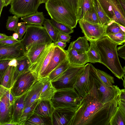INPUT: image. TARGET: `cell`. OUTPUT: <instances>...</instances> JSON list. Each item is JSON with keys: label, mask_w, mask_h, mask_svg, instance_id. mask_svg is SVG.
I'll list each match as a JSON object with an SVG mask.
<instances>
[{"label": "cell", "mask_w": 125, "mask_h": 125, "mask_svg": "<svg viewBox=\"0 0 125 125\" xmlns=\"http://www.w3.org/2000/svg\"><path fill=\"white\" fill-rule=\"evenodd\" d=\"M112 115L108 102L101 103L90 88L67 125H106Z\"/></svg>", "instance_id": "obj_1"}, {"label": "cell", "mask_w": 125, "mask_h": 125, "mask_svg": "<svg viewBox=\"0 0 125 125\" xmlns=\"http://www.w3.org/2000/svg\"><path fill=\"white\" fill-rule=\"evenodd\" d=\"M100 55L101 63L107 68L118 78L123 80L125 71L121 64L117 44L106 36L95 41Z\"/></svg>", "instance_id": "obj_2"}, {"label": "cell", "mask_w": 125, "mask_h": 125, "mask_svg": "<svg viewBox=\"0 0 125 125\" xmlns=\"http://www.w3.org/2000/svg\"><path fill=\"white\" fill-rule=\"evenodd\" d=\"M45 7L52 19L72 29L76 27L78 22L76 14L60 0H48Z\"/></svg>", "instance_id": "obj_3"}, {"label": "cell", "mask_w": 125, "mask_h": 125, "mask_svg": "<svg viewBox=\"0 0 125 125\" xmlns=\"http://www.w3.org/2000/svg\"><path fill=\"white\" fill-rule=\"evenodd\" d=\"M81 100L74 89L68 88L57 89L51 101L55 110L74 113Z\"/></svg>", "instance_id": "obj_4"}, {"label": "cell", "mask_w": 125, "mask_h": 125, "mask_svg": "<svg viewBox=\"0 0 125 125\" xmlns=\"http://www.w3.org/2000/svg\"><path fill=\"white\" fill-rule=\"evenodd\" d=\"M89 64L91 87L97 95L99 101L104 104L118 97L120 92L119 88L117 85L110 86L104 84L97 75L96 68L91 63Z\"/></svg>", "instance_id": "obj_5"}, {"label": "cell", "mask_w": 125, "mask_h": 125, "mask_svg": "<svg viewBox=\"0 0 125 125\" xmlns=\"http://www.w3.org/2000/svg\"><path fill=\"white\" fill-rule=\"evenodd\" d=\"M26 25L27 30L22 41L26 51L35 44H48L52 42V40L42 25L33 24Z\"/></svg>", "instance_id": "obj_6"}, {"label": "cell", "mask_w": 125, "mask_h": 125, "mask_svg": "<svg viewBox=\"0 0 125 125\" xmlns=\"http://www.w3.org/2000/svg\"><path fill=\"white\" fill-rule=\"evenodd\" d=\"M55 46L54 42L47 44L35 61L31 65L29 70L37 80L43 78L50 66Z\"/></svg>", "instance_id": "obj_7"}, {"label": "cell", "mask_w": 125, "mask_h": 125, "mask_svg": "<svg viewBox=\"0 0 125 125\" xmlns=\"http://www.w3.org/2000/svg\"><path fill=\"white\" fill-rule=\"evenodd\" d=\"M107 16L125 28V15L117 0H98Z\"/></svg>", "instance_id": "obj_8"}, {"label": "cell", "mask_w": 125, "mask_h": 125, "mask_svg": "<svg viewBox=\"0 0 125 125\" xmlns=\"http://www.w3.org/2000/svg\"><path fill=\"white\" fill-rule=\"evenodd\" d=\"M85 65L77 66L70 64L68 68L55 81L52 82L57 90L65 88H73L79 75Z\"/></svg>", "instance_id": "obj_9"}, {"label": "cell", "mask_w": 125, "mask_h": 125, "mask_svg": "<svg viewBox=\"0 0 125 125\" xmlns=\"http://www.w3.org/2000/svg\"><path fill=\"white\" fill-rule=\"evenodd\" d=\"M10 4V13L20 18L37 11L40 4L39 0H12Z\"/></svg>", "instance_id": "obj_10"}, {"label": "cell", "mask_w": 125, "mask_h": 125, "mask_svg": "<svg viewBox=\"0 0 125 125\" xmlns=\"http://www.w3.org/2000/svg\"><path fill=\"white\" fill-rule=\"evenodd\" d=\"M37 80L30 70L17 78L11 92L15 99L26 94Z\"/></svg>", "instance_id": "obj_11"}, {"label": "cell", "mask_w": 125, "mask_h": 125, "mask_svg": "<svg viewBox=\"0 0 125 125\" xmlns=\"http://www.w3.org/2000/svg\"><path fill=\"white\" fill-rule=\"evenodd\" d=\"M78 22L82 32L89 42L96 41L106 36L107 25L92 24L83 20Z\"/></svg>", "instance_id": "obj_12"}, {"label": "cell", "mask_w": 125, "mask_h": 125, "mask_svg": "<svg viewBox=\"0 0 125 125\" xmlns=\"http://www.w3.org/2000/svg\"><path fill=\"white\" fill-rule=\"evenodd\" d=\"M89 63L85 65L73 86V88L81 100L86 96L90 90L91 82Z\"/></svg>", "instance_id": "obj_13"}, {"label": "cell", "mask_w": 125, "mask_h": 125, "mask_svg": "<svg viewBox=\"0 0 125 125\" xmlns=\"http://www.w3.org/2000/svg\"><path fill=\"white\" fill-rule=\"evenodd\" d=\"M26 51L22 42L9 45L0 46V60H17L26 56Z\"/></svg>", "instance_id": "obj_14"}, {"label": "cell", "mask_w": 125, "mask_h": 125, "mask_svg": "<svg viewBox=\"0 0 125 125\" xmlns=\"http://www.w3.org/2000/svg\"><path fill=\"white\" fill-rule=\"evenodd\" d=\"M47 77L37 80L26 93L24 101V110L40 99L44 83Z\"/></svg>", "instance_id": "obj_15"}, {"label": "cell", "mask_w": 125, "mask_h": 125, "mask_svg": "<svg viewBox=\"0 0 125 125\" xmlns=\"http://www.w3.org/2000/svg\"><path fill=\"white\" fill-rule=\"evenodd\" d=\"M67 59L66 51L55 45L50 64L45 72L43 77H48L53 70Z\"/></svg>", "instance_id": "obj_16"}, {"label": "cell", "mask_w": 125, "mask_h": 125, "mask_svg": "<svg viewBox=\"0 0 125 125\" xmlns=\"http://www.w3.org/2000/svg\"><path fill=\"white\" fill-rule=\"evenodd\" d=\"M12 105L6 96L0 98V125L11 122Z\"/></svg>", "instance_id": "obj_17"}, {"label": "cell", "mask_w": 125, "mask_h": 125, "mask_svg": "<svg viewBox=\"0 0 125 125\" xmlns=\"http://www.w3.org/2000/svg\"><path fill=\"white\" fill-rule=\"evenodd\" d=\"M55 110L51 100H40L36 106L34 114L43 118L50 120L52 125V117Z\"/></svg>", "instance_id": "obj_18"}, {"label": "cell", "mask_w": 125, "mask_h": 125, "mask_svg": "<svg viewBox=\"0 0 125 125\" xmlns=\"http://www.w3.org/2000/svg\"><path fill=\"white\" fill-rule=\"evenodd\" d=\"M66 51L67 59L71 65L84 66L89 62L87 52L78 51L72 49H68Z\"/></svg>", "instance_id": "obj_19"}, {"label": "cell", "mask_w": 125, "mask_h": 125, "mask_svg": "<svg viewBox=\"0 0 125 125\" xmlns=\"http://www.w3.org/2000/svg\"><path fill=\"white\" fill-rule=\"evenodd\" d=\"M26 94L15 98L12 105L11 122L18 123L19 125L24 107V101Z\"/></svg>", "instance_id": "obj_20"}, {"label": "cell", "mask_w": 125, "mask_h": 125, "mask_svg": "<svg viewBox=\"0 0 125 125\" xmlns=\"http://www.w3.org/2000/svg\"><path fill=\"white\" fill-rule=\"evenodd\" d=\"M74 113L55 109L52 115V125H67Z\"/></svg>", "instance_id": "obj_21"}, {"label": "cell", "mask_w": 125, "mask_h": 125, "mask_svg": "<svg viewBox=\"0 0 125 125\" xmlns=\"http://www.w3.org/2000/svg\"><path fill=\"white\" fill-rule=\"evenodd\" d=\"M57 91L48 77L45 81L41 94L40 99L51 101Z\"/></svg>", "instance_id": "obj_22"}, {"label": "cell", "mask_w": 125, "mask_h": 125, "mask_svg": "<svg viewBox=\"0 0 125 125\" xmlns=\"http://www.w3.org/2000/svg\"><path fill=\"white\" fill-rule=\"evenodd\" d=\"M16 67L9 66L0 81V85L11 88L15 82V75Z\"/></svg>", "instance_id": "obj_23"}, {"label": "cell", "mask_w": 125, "mask_h": 125, "mask_svg": "<svg viewBox=\"0 0 125 125\" xmlns=\"http://www.w3.org/2000/svg\"><path fill=\"white\" fill-rule=\"evenodd\" d=\"M94 6V0H78L76 14L78 21L82 20L86 13L91 11Z\"/></svg>", "instance_id": "obj_24"}, {"label": "cell", "mask_w": 125, "mask_h": 125, "mask_svg": "<svg viewBox=\"0 0 125 125\" xmlns=\"http://www.w3.org/2000/svg\"><path fill=\"white\" fill-rule=\"evenodd\" d=\"M45 19L43 12L38 11L21 18L26 24L39 25H43Z\"/></svg>", "instance_id": "obj_25"}, {"label": "cell", "mask_w": 125, "mask_h": 125, "mask_svg": "<svg viewBox=\"0 0 125 125\" xmlns=\"http://www.w3.org/2000/svg\"><path fill=\"white\" fill-rule=\"evenodd\" d=\"M47 44L36 43L26 51V56L30 61L31 65L35 61Z\"/></svg>", "instance_id": "obj_26"}, {"label": "cell", "mask_w": 125, "mask_h": 125, "mask_svg": "<svg viewBox=\"0 0 125 125\" xmlns=\"http://www.w3.org/2000/svg\"><path fill=\"white\" fill-rule=\"evenodd\" d=\"M88 40L85 36L80 37L71 42L68 49H73L77 51L87 52L89 47Z\"/></svg>", "instance_id": "obj_27"}, {"label": "cell", "mask_w": 125, "mask_h": 125, "mask_svg": "<svg viewBox=\"0 0 125 125\" xmlns=\"http://www.w3.org/2000/svg\"><path fill=\"white\" fill-rule=\"evenodd\" d=\"M90 42L89 49L87 52L88 62L93 63H100L101 56L95 41H90Z\"/></svg>", "instance_id": "obj_28"}, {"label": "cell", "mask_w": 125, "mask_h": 125, "mask_svg": "<svg viewBox=\"0 0 125 125\" xmlns=\"http://www.w3.org/2000/svg\"><path fill=\"white\" fill-rule=\"evenodd\" d=\"M17 60V65L15 75V82L19 75L30 70L31 65L30 61L26 56Z\"/></svg>", "instance_id": "obj_29"}, {"label": "cell", "mask_w": 125, "mask_h": 125, "mask_svg": "<svg viewBox=\"0 0 125 125\" xmlns=\"http://www.w3.org/2000/svg\"><path fill=\"white\" fill-rule=\"evenodd\" d=\"M69 65V62L67 59L53 70L48 77L52 82L55 81L67 69Z\"/></svg>", "instance_id": "obj_30"}, {"label": "cell", "mask_w": 125, "mask_h": 125, "mask_svg": "<svg viewBox=\"0 0 125 125\" xmlns=\"http://www.w3.org/2000/svg\"><path fill=\"white\" fill-rule=\"evenodd\" d=\"M94 3L100 24L107 25L112 21L107 16L98 0H94Z\"/></svg>", "instance_id": "obj_31"}, {"label": "cell", "mask_w": 125, "mask_h": 125, "mask_svg": "<svg viewBox=\"0 0 125 125\" xmlns=\"http://www.w3.org/2000/svg\"><path fill=\"white\" fill-rule=\"evenodd\" d=\"M40 100V99L38 100L24 110L20 120L19 125H24L26 121L34 114V110Z\"/></svg>", "instance_id": "obj_32"}, {"label": "cell", "mask_w": 125, "mask_h": 125, "mask_svg": "<svg viewBox=\"0 0 125 125\" xmlns=\"http://www.w3.org/2000/svg\"><path fill=\"white\" fill-rule=\"evenodd\" d=\"M52 125L51 121L50 119L42 117L35 114L25 123L24 125Z\"/></svg>", "instance_id": "obj_33"}, {"label": "cell", "mask_w": 125, "mask_h": 125, "mask_svg": "<svg viewBox=\"0 0 125 125\" xmlns=\"http://www.w3.org/2000/svg\"><path fill=\"white\" fill-rule=\"evenodd\" d=\"M43 25L53 42L57 41L59 32L52 24L50 20L45 19Z\"/></svg>", "instance_id": "obj_34"}, {"label": "cell", "mask_w": 125, "mask_h": 125, "mask_svg": "<svg viewBox=\"0 0 125 125\" xmlns=\"http://www.w3.org/2000/svg\"><path fill=\"white\" fill-rule=\"evenodd\" d=\"M110 125H125V116L118 107L111 118Z\"/></svg>", "instance_id": "obj_35"}, {"label": "cell", "mask_w": 125, "mask_h": 125, "mask_svg": "<svg viewBox=\"0 0 125 125\" xmlns=\"http://www.w3.org/2000/svg\"><path fill=\"white\" fill-rule=\"evenodd\" d=\"M97 74L102 82L105 85L113 86L115 83L114 78L106 72L96 69Z\"/></svg>", "instance_id": "obj_36"}, {"label": "cell", "mask_w": 125, "mask_h": 125, "mask_svg": "<svg viewBox=\"0 0 125 125\" xmlns=\"http://www.w3.org/2000/svg\"><path fill=\"white\" fill-rule=\"evenodd\" d=\"M82 20L92 24H100L94 6L91 11L87 12L86 13Z\"/></svg>", "instance_id": "obj_37"}, {"label": "cell", "mask_w": 125, "mask_h": 125, "mask_svg": "<svg viewBox=\"0 0 125 125\" xmlns=\"http://www.w3.org/2000/svg\"><path fill=\"white\" fill-rule=\"evenodd\" d=\"M51 21L59 32L69 34L73 33L74 31L69 26L60 23H59L51 19Z\"/></svg>", "instance_id": "obj_38"}, {"label": "cell", "mask_w": 125, "mask_h": 125, "mask_svg": "<svg viewBox=\"0 0 125 125\" xmlns=\"http://www.w3.org/2000/svg\"><path fill=\"white\" fill-rule=\"evenodd\" d=\"M118 45H122L125 42V31H123L113 34L106 35Z\"/></svg>", "instance_id": "obj_39"}, {"label": "cell", "mask_w": 125, "mask_h": 125, "mask_svg": "<svg viewBox=\"0 0 125 125\" xmlns=\"http://www.w3.org/2000/svg\"><path fill=\"white\" fill-rule=\"evenodd\" d=\"M19 18L16 15L8 16L6 23L7 29L8 30L14 31L15 32L17 29Z\"/></svg>", "instance_id": "obj_40"}, {"label": "cell", "mask_w": 125, "mask_h": 125, "mask_svg": "<svg viewBox=\"0 0 125 125\" xmlns=\"http://www.w3.org/2000/svg\"><path fill=\"white\" fill-rule=\"evenodd\" d=\"M123 31L119 24L114 21H112L107 25L106 33V35L114 34Z\"/></svg>", "instance_id": "obj_41"}, {"label": "cell", "mask_w": 125, "mask_h": 125, "mask_svg": "<svg viewBox=\"0 0 125 125\" xmlns=\"http://www.w3.org/2000/svg\"><path fill=\"white\" fill-rule=\"evenodd\" d=\"M4 96L8 98L11 105L13 104L15 98L11 92V88H7L0 85V98Z\"/></svg>", "instance_id": "obj_42"}, {"label": "cell", "mask_w": 125, "mask_h": 125, "mask_svg": "<svg viewBox=\"0 0 125 125\" xmlns=\"http://www.w3.org/2000/svg\"><path fill=\"white\" fill-rule=\"evenodd\" d=\"M68 8L77 13L78 0H60Z\"/></svg>", "instance_id": "obj_43"}, {"label": "cell", "mask_w": 125, "mask_h": 125, "mask_svg": "<svg viewBox=\"0 0 125 125\" xmlns=\"http://www.w3.org/2000/svg\"><path fill=\"white\" fill-rule=\"evenodd\" d=\"M26 23L24 22L18 23L16 31L15 32L17 33L19 35V40L22 39V37L26 32L27 27Z\"/></svg>", "instance_id": "obj_44"}, {"label": "cell", "mask_w": 125, "mask_h": 125, "mask_svg": "<svg viewBox=\"0 0 125 125\" xmlns=\"http://www.w3.org/2000/svg\"><path fill=\"white\" fill-rule=\"evenodd\" d=\"M10 60H0V80L9 67V63Z\"/></svg>", "instance_id": "obj_45"}, {"label": "cell", "mask_w": 125, "mask_h": 125, "mask_svg": "<svg viewBox=\"0 0 125 125\" xmlns=\"http://www.w3.org/2000/svg\"><path fill=\"white\" fill-rule=\"evenodd\" d=\"M22 41V40H20L14 39L0 41V46L10 45Z\"/></svg>", "instance_id": "obj_46"}, {"label": "cell", "mask_w": 125, "mask_h": 125, "mask_svg": "<svg viewBox=\"0 0 125 125\" xmlns=\"http://www.w3.org/2000/svg\"><path fill=\"white\" fill-rule=\"evenodd\" d=\"M71 37V36L69 34L59 32L57 40L66 43L69 42Z\"/></svg>", "instance_id": "obj_47"}, {"label": "cell", "mask_w": 125, "mask_h": 125, "mask_svg": "<svg viewBox=\"0 0 125 125\" xmlns=\"http://www.w3.org/2000/svg\"><path fill=\"white\" fill-rule=\"evenodd\" d=\"M117 51L118 55L125 60V42L123 45L117 48Z\"/></svg>", "instance_id": "obj_48"}, {"label": "cell", "mask_w": 125, "mask_h": 125, "mask_svg": "<svg viewBox=\"0 0 125 125\" xmlns=\"http://www.w3.org/2000/svg\"><path fill=\"white\" fill-rule=\"evenodd\" d=\"M118 104V107L125 116V101L119 99V98Z\"/></svg>", "instance_id": "obj_49"}, {"label": "cell", "mask_w": 125, "mask_h": 125, "mask_svg": "<svg viewBox=\"0 0 125 125\" xmlns=\"http://www.w3.org/2000/svg\"><path fill=\"white\" fill-rule=\"evenodd\" d=\"M54 43L55 45L58 46L63 49L66 45V43L58 40Z\"/></svg>", "instance_id": "obj_50"}, {"label": "cell", "mask_w": 125, "mask_h": 125, "mask_svg": "<svg viewBox=\"0 0 125 125\" xmlns=\"http://www.w3.org/2000/svg\"><path fill=\"white\" fill-rule=\"evenodd\" d=\"M12 39H14L12 36H8L5 34L0 33V41Z\"/></svg>", "instance_id": "obj_51"}, {"label": "cell", "mask_w": 125, "mask_h": 125, "mask_svg": "<svg viewBox=\"0 0 125 125\" xmlns=\"http://www.w3.org/2000/svg\"><path fill=\"white\" fill-rule=\"evenodd\" d=\"M119 99L125 101V89H123L120 90V92L119 95Z\"/></svg>", "instance_id": "obj_52"}, {"label": "cell", "mask_w": 125, "mask_h": 125, "mask_svg": "<svg viewBox=\"0 0 125 125\" xmlns=\"http://www.w3.org/2000/svg\"><path fill=\"white\" fill-rule=\"evenodd\" d=\"M17 60L15 59L11 60L9 63V66L16 67L17 65Z\"/></svg>", "instance_id": "obj_53"}, {"label": "cell", "mask_w": 125, "mask_h": 125, "mask_svg": "<svg viewBox=\"0 0 125 125\" xmlns=\"http://www.w3.org/2000/svg\"><path fill=\"white\" fill-rule=\"evenodd\" d=\"M122 7L125 15V0H117Z\"/></svg>", "instance_id": "obj_54"}, {"label": "cell", "mask_w": 125, "mask_h": 125, "mask_svg": "<svg viewBox=\"0 0 125 125\" xmlns=\"http://www.w3.org/2000/svg\"><path fill=\"white\" fill-rule=\"evenodd\" d=\"M5 6L4 2L2 1L1 0H0V16H1V13L3 8Z\"/></svg>", "instance_id": "obj_55"}, {"label": "cell", "mask_w": 125, "mask_h": 125, "mask_svg": "<svg viewBox=\"0 0 125 125\" xmlns=\"http://www.w3.org/2000/svg\"><path fill=\"white\" fill-rule=\"evenodd\" d=\"M12 0H4L5 6H7L10 4Z\"/></svg>", "instance_id": "obj_56"}, {"label": "cell", "mask_w": 125, "mask_h": 125, "mask_svg": "<svg viewBox=\"0 0 125 125\" xmlns=\"http://www.w3.org/2000/svg\"><path fill=\"white\" fill-rule=\"evenodd\" d=\"M12 37L14 39H17L19 38V35L16 32H15L12 34Z\"/></svg>", "instance_id": "obj_57"}, {"label": "cell", "mask_w": 125, "mask_h": 125, "mask_svg": "<svg viewBox=\"0 0 125 125\" xmlns=\"http://www.w3.org/2000/svg\"><path fill=\"white\" fill-rule=\"evenodd\" d=\"M40 4L46 3L48 0H39Z\"/></svg>", "instance_id": "obj_58"}, {"label": "cell", "mask_w": 125, "mask_h": 125, "mask_svg": "<svg viewBox=\"0 0 125 125\" xmlns=\"http://www.w3.org/2000/svg\"><path fill=\"white\" fill-rule=\"evenodd\" d=\"M123 78H124V79L123 80V85L124 87V89H125V74L123 76Z\"/></svg>", "instance_id": "obj_59"}, {"label": "cell", "mask_w": 125, "mask_h": 125, "mask_svg": "<svg viewBox=\"0 0 125 125\" xmlns=\"http://www.w3.org/2000/svg\"><path fill=\"white\" fill-rule=\"evenodd\" d=\"M123 68H124V70H125V66L124 67H123Z\"/></svg>", "instance_id": "obj_60"}, {"label": "cell", "mask_w": 125, "mask_h": 125, "mask_svg": "<svg viewBox=\"0 0 125 125\" xmlns=\"http://www.w3.org/2000/svg\"><path fill=\"white\" fill-rule=\"evenodd\" d=\"M3 2H4V0H1Z\"/></svg>", "instance_id": "obj_61"}]
</instances>
